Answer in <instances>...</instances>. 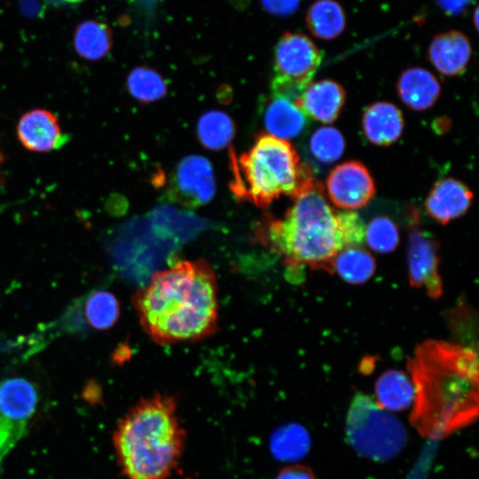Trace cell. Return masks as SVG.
I'll list each match as a JSON object with an SVG mask.
<instances>
[{"label": "cell", "instance_id": "obj_1", "mask_svg": "<svg viewBox=\"0 0 479 479\" xmlns=\"http://www.w3.org/2000/svg\"><path fill=\"white\" fill-rule=\"evenodd\" d=\"M414 387L410 422L420 436L438 440L478 415V360L470 348L427 340L408 359Z\"/></svg>", "mask_w": 479, "mask_h": 479}, {"label": "cell", "instance_id": "obj_2", "mask_svg": "<svg viewBox=\"0 0 479 479\" xmlns=\"http://www.w3.org/2000/svg\"><path fill=\"white\" fill-rule=\"evenodd\" d=\"M145 332L159 344L201 340L216 329L217 279L205 260L179 261L132 297Z\"/></svg>", "mask_w": 479, "mask_h": 479}, {"label": "cell", "instance_id": "obj_3", "mask_svg": "<svg viewBox=\"0 0 479 479\" xmlns=\"http://www.w3.org/2000/svg\"><path fill=\"white\" fill-rule=\"evenodd\" d=\"M185 440L176 397L161 393L133 405L113 435L126 479H168L180 462Z\"/></svg>", "mask_w": 479, "mask_h": 479}, {"label": "cell", "instance_id": "obj_4", "mask_svg": "<svg viewBox=\"0 0 479 479\" xmlns=\"http://www.w3.org/2000/svg\"><path fill=\"white\" fill-rule=\"evenodd\" d=\"M294 200L283 219L268 223L270 245L293 270L306 265L332 272L334 257L345 247L339 212L328 204L317 180Z\"/></svg>", "mask_w": 479, "mask_h": 479}, {"label": "cell", "instance_id": "obj_5", "mask_svg": "<svg viewBox=\"0 0 479 479\" xmlns=\"http://www.w3.org/2000/svg\"><path fill=\"white\" fill-rule=\"evenodd\" d=\"M231 189L240 200L267 207L281 195L295 199L315 180L287 140L259 136L249 151L232 159Z\"/></svg>", "mask_w": 479, "mask_h": 479}, {"label": "cell", "instance_id": "obj_6", "mask_svg": "<svg viewBox=\"0 0 479 479\" xmlns=\"http://www.w3.org/2000/svg\"><path fill=\"white\" fill-rule=\"evenodd\" d=\"M345 428L351 447L374 461L395 458L407 443V433L401 421L360 392L350 403Z\"/></svg>", "mask_w": 479, "mask_h": 479}, {"label": "cell", "instance_id": "obj_7", "mask_svg": "<svg viewBox=\"0 0 479 479\" xmlns=\"http://www.w3.org/2000/svg\"><path fill=\"white\" fill-rule=\"evenodd\" d=\"M322 60V54L307 35L286 32L274 50L272 92L297 102Z\"/></svg>", "mask_w": 479, "mask_h": 479}, {"label": "cell", "instance_id": "obj_8", "mask_svg": "<svg viewBox=\"0 0 479 479\" xmlns=\"http://www.w3.org/2000/svg\"><path fill=\"white\" fill-rule=\"evenodd\" d=\"M37 404V389L28 380L12 377L0 381V461L25 435Z\"/></svg>", "mask_w": 479, "mask_h": 479}, {"label": "cell", "instance_id": "obj_9", "mask_svg": "<svg viewBox=\"0 0 479 479\" xmlns=\"http://www.w3.org/2000/svg\"><path fill=\"white\" fill-rule=\"evenodd\" d=\"M326 185L331 201L346 210L365 207L375 194L373 177L365 166L357 161H346L334 168Z\"/></svg>", "mask_w": 479, "mask_h": 479}, {"label": "cell", "instance_id": "obj_10", "mask_svg": "<svg viewBox=\"0 0 479 479\" xmlns=\"http://www.w3.org/2000/svg\"><path fill=\"white\" fill-rule=\"evenodd\" d=\"M438 244L436 240L416 224L411 228L408 245V276L411 286L422 287L432 298L443 293L439 274Z\"/></svg>", "mask_w": 479, "mask_h": 479}, {"label": "cell", "instance_id": "obj_11", "mask_svg": "<svg viewBox=\"0 0 479 479\" xmlns=\"http://www.w3.org/2000/svg\"><path fill=\"white\" fill-rule=\"evenodd\" d=\"M170 192L179 202L196 207L207 203L215 193V180L209 162L192 155L184 159L171 178Z\"/></svg>", "mask_w": 479, "mask_h": 479}, {"label": "cell", "instance_id": "obj_12", "mask_svg": "<svg viewBox=\"0 0 479 479\" xmlns=\"http://www.w3.org/2000/svg\"><path fill=\"white\" fill-rule=\"evenodd\" d=\"M16 133L23 147L34 153H48L67 142L57 116L43 108L24 113L18 122Z\"/></svg>", "mask_w": 479, "mask_h": 479}, {"label": "cell", "instance_id": "obj_13", "mask_svg": "<svg viewBox=\"0 0 479 479\" xmlns=\"http://www.w3.org/2000/svg\"><path fill=\"white\" fill-rule=\"evenodd\" d=\"M473 193L462 182L447 177L436 182L425 200V210L442 224L459 217L470 207Z\"/></svg>", "mask_w": 479, "mask_h": 479}, {"label": "cell", "instance_id": "obj_14", "mask_svg": "<svg viewBox=\"0 0 479 479\" xmlns=\"http://www.w3.org/2000/svg\"><path fill=\"white\" fill-rule=\"evenodd\" d=\"M472 54L468 37L457 30L436 35L428 48V59L439 73L455 76L464 73Z\"/></svg>", "mask_w": 479, "mask_h": 479}, {"label": "cell", "instance_id": "obj_15", "mask_svg": "<svg viewBox=\"0 0 479 479\" xmlns=\"http://www.w3.org/2000/svg\"><path fill=\"white\" fill-rule=\"evenodd\" d=\"M344 102V89L332 80H321L309 84L297 100L308 117L323 123L335 121Z\"/></svg>", "mask_w": 479, "mask_h": 479}, {"label": "cell", "instance_id": "obj_16", "mask_svg": "<svg viewBox=\"0 0 479 479\" xmlns=\"http://www.w3.org/2000/svg\"><path fill=\"white\" fill-rule=\"evenodd\" d=\"M402 112L389 102H377L369 106L362 118L365 137L376 145H389L396 142L404 130Z\"/></svg>", "mask_w": 479, "mask_h": 479}, {"label": "cell", "instance_id": "obj_17", "mask_svg": "<svg viewBox=\"0 0 479 479\" xmlns=\"http://www.w3.org/2000/svg\"><path fill=\"white\" fill-rule=\"evenodd\" d=\"M264 124L271 136L287 140L305 131L309 117L296 101L273 95L265 110Z\"/></svg>", "mask_w": 479, "mask_h": 479}, {"label": "cell", "instance_id": "obj_18", "mask_svg": "<svg viewBox=\"0 0 479 479\" xmlns=\"http://www.w3.org/2000/svg\"><path fill=\"white\" fill-rule=\"evenodd\" d=\"M397 90L402 102L409 108L423 111L437 100L441 87L433 74L421 67L404 71L397 83Z\"/></svg>", "mask_w": 479, "mask_h": 479}, {"label": "cell", "instance_id": "obj_19", "mask_svg": "<svg viewBox=\"0 0 479 479\" xmlns=\"http://www.w3.org/2000/svg\"><path fill=\"white\" fill-rule=\"evenodd\" d=\"M374 389L377 404L388 411H404L414 401L412 381L399 370L384 372L376 381Z\"/></svg>", "mask_w": 479, "mask_h": 479}, {"label": "cell", "instance_id": "obj_20", "mask_svg": "<svg viewBox=\"0 0 479 479\" xmlns=\"http://www.w3.org/2000/svg\"><path fill=\"white\" fill-rule=\"evenodd\" d=\"M113 34L110 27L98 20H86L75 30L74 46L76 53L86 60H99L110 51Z\"/></svg>", "mask_w": 479, "mask_h": 479}, {"label": "cell", "instance_id": "obj_21", "mask_svg": "<svg viewBox=\"0 0 479 479\" xmlns=\"http://www.w3.org/2000/svg\"><path fill=\"white\" fill-rule=\"evenodd\" d=\"M306 23L315 37L331 40L344 30L346 16L343 8L335 0H318L308 9Z\"/></svg>", "mask_w": 479, "mask_h": 479}, {"label": "cell", "instance_id": "obj_22", "mask_svg": "<svg viewBox=\"0 0 479 479\" xmlns=\"http://www.w3.org/2000/svg\"><path fill=\"white\" fill-rule=\"evenodd\" d=\"M334 270L343 280L352 284H362L373 275L375 261L368 251L360 247H347L334 257Z\"/></svg>", "mask_w": 479, "mask_h": 479}, {"label": "cell", "instance_id": "obj_23", "mask_svg": "<svg viewBox=\"0 0 479 479\" xmlns=\"http://www.w3.org/2000/svg\"><path fill=\"white\" fill-rule=\"evenodd\" d=\"M310 443L307 430L297 423H291L275 432L271 446L277 458L292 461L303 458L310 451Z\"/></svg>", "mask_w": 479, "mask_h": 479}, {"label": "cell", "instance_id": "obj_24", "mask_svg": "<svg viewBox=\"0 0 479 479\" xmlns=\"http://www.w3.org/2000/svg\"><path fill=\"white\" fill-rule=\"evenodd\" d=\"M85 315L89 324L98 330L111 328L118 320L120 304L110 292L98 290L88 297L85 302Z\"/></svg>", "mask_w": 479, "mask_h": 479}, {"label": "cell", "instance_id": "obj_25", "mask_svg": "<svg viewBox=\"0 0 479 479\" xmlns=\"http://www.w3.org/2000/svg\"><path fill=\"white\" fill-rule=\"evenodd\" d=\"M197 130L201 143L215 150L227 145L234 133L230 117L219 111L205 114L200 119Z\"/></svg>", "mask_w": 479, "mask_h": 479}, {"label": "cell", "instance_id": "obj_26", "mask_svg": "<svg viewBox=\"0 0 479 479\" xmlns=\"http://www.w3.org/2000/svg\"><path fill=\"white\" fill-rule=\"evenodd\" d=\"M130 94L140 102L157 100L166 94V84L161 75L147 67H136L127 80Z\"/></svg>", "mask_w": 479, "mask_h": 479}, {"label": "cell", "instance_id": "obj_27", "mask_svg": "<svg viewBox=\"0 0 479 479\" xmlns=\"http://www.w3.org/2000/svg\"><path fill=\"white\" fill-rule=\"evenodd\" d=\"M309 146L317 160L329 163L342 156L345 142L342 133L335 128L321 127L311 135Z\"/></svg>", "mask_w": 479, "mask_h": 479}, {"label": "cell", "instance_id": "obj_28", "mask_svg": "<svg viewBox=\"0 0 479 479\" xmlns=\"http://www.w3.org/2000/svg\"><path fill=\"white\" fill-rule=\"evenodd\" d=\"M365 239L373 251L389 253L394 251L399 243V232L391 219L376 216L365 226Z\"/></svg>", "mask_w": 479, "mask_h": 479}, {"label": "cell", "instance_id": "obj_29", "mask_svg": "<svg viewBox=\"0 0 479 479\" xmlns=\"http://www.w3.org/2000/svg\"><path fill=\"white\" fill-rule=\"evenodd\" d=\"M339 224L345 247H358L365 239V224L359 216L352 211L339 212Z\"/></svg>", "mask_w": 479, "mask_h": 479}, {"label": "cell", "instance_id": "obj_30", "mask_svg": "<svg viewBox=\"0 0 479 479\" xmlns=\"http://www.w3.org/2000/svg\"><path fill=\"white\" fill-rule=\"evenodd\" d=\"M263 9L275 16L286 17L295 12L301 0H260Z\"/></svg>", "mask_w": 479, "mask_h": 479}, {"label": "cell", "instance_id": "obj_31", "mask_svg": "<svg viewBox=\"0 0 479 479\" xmlns=\"http://www.w3.org/2000/svg\"><path fill=\"white\" fill-rule=\"evenodd\" d=\"M275 479H316V476L310 467L296 464L282 468Z\"/></svg>", "mask_w": 479, "mask_h": 479}, {"label": "cell", "instance_id": "obj_32", "mask_svg": "<svg viewBox=\"0 0 479 479\" xmlns=\"http://www.w3.org/2000/svg\"><path fill=\"white\" fill-rule=\"evenodd\" d=\"M438 6L448 15L462 13L473 0H436Z\"/></svg>", "mask_w": 479, "mask_h": 479}, {"label": "cell", "instance_id": "obj_33", "mask_svg": "<svg viewBox=\"0 0 479 479\" xmlns=\"http://www.w3.org/2000/svg\"><path fill=\"white\" fill-rule=\"evenodd\" d=\"M56 4H78L82 2L83 0H50Z\"/></svg>", "mask_w": 479, "mask_h": 479}, {"label": "cell", "instance_id": "obj_34", "mask_svg": "<svg viewBox=\"0 0 479 479\" xmlns=\"http://www.w3.org/2000/svg\"><path fill=\"white\" fill-rule=\"evenodd\" d=\"M474 25L477 28L478 27V9L475 8V13H474Z\"/></svg>", "mask_w": 479, "mask_h": 479}, {"label": "cell", "instance_id": "obj_35", "mask_svg": "<svg viewBox=\"0 0 479 479\" xmlns=\"http://www.w3.org/2000/svg\"><path fill=\"white\" fill-rule=\"evenodd\" d=\"M3 162H4V156H3V153L0 150V169H1V167L3 165Z\"/></svg>", "mask_w": 479, "mask_h": 479}]
</instances>
